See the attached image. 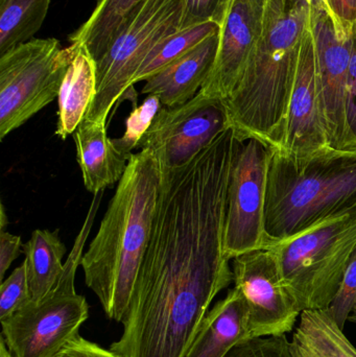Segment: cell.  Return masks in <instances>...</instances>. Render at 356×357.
<instances>
[{
    "instance_id": "cell-19",
    "label": "cell",
    "mask_w": 356,
    "mask_h": 357,
    "mask_svg": "<svg viewBox=\"0 0 356 357\" xmlns=\"http://www.w3.org/2000/svg\"><path fill=\"white\" fill-rule=\"evenodd\" d=\"M25 255L27 280L31 300L39 301L58 282L64 270L62 260L66 247L59 237V230H37L22 247Z\"/></svg>"
},
{
    "instance_id": "cell-24",
    "label": "cell",
    "mask_w": 356,
    "mask_h": 357,
    "mask_svg": "<svg viewBox=\"0 0 356 357\" xmlns=\"http://www.w3.org/2000/svg\"><path fill=\"white\" fill-rule=\"evenodd\" d=\"M163 107L156 96H148L140 106L133 108L125 121V133L121 137L112 139L113 144L121 154L131 158L132 152L139 146L140 142Z\"/></svg>"
},
{
    "instance_id": "cell-22",
    "label": "cell",
    "mask_w": 356,
    "mask_h": 357,
    "mask_svg": "<svg viewBox=\"0 0 356 357\" xmlns=\"http://www.w3.org/2000/svg\"><path fill=\"white\" fill-rule=\"evenodd\" d=\"M52 0H0V56L33 39Z\"/></svg>"
},
{
    "instance_id": "cell-37",
    "label": "cell",
    "mask_w": 356,
    "mask_h": 357,
    "mask_svg": "<svg viewBox=\"0 0 356 357\" xmlns=\"http://www.w3.org/2000/svg\"><path fill=\"white\" fill-rule=\"evenodd\" d=\"M348 321L356 324V302L355 306H353V312H351L350 316H349Z\"/></svg>"
},
{
    "instance_id": "cell-33",
    "label": "cell",
    "mask_w": 356,
    "mask_h": 357,
    "mask_svg": "<svg viewBox=\"0 0 356 357\" xmlns=\"http://www.w3.org/2000/svg\"><path fill=\"white\" fill-rule=\"evenodd\" d=\"M230 0H219V10H217V20L215 22L221 25L225 18L226 12H227L228 6H229Z\"/></svg>"
},
{
    "instance_id": "cell-5",
    "label": "cell",
    "mask_w": 356,
    "mask_h": 357,
    "mask_svg": "<svg viewBox=\"0 0 356 357\" xmlns=\"http://www.w3.org/2000/svg\"><path fill=\"white\" fill-rule=\"evenodd\" d=\"M104 191L95 193L64 270L54 289L39 301H31L10 318L0 321L1 339L13 357H54L89 318V304L75 291L77 268L93 226Z\"/></svg>"
},
{
    "instance_id": "cell-31",
    "label": "cell",
    "mask_w": 356,
    "mask_h": 357,
    "mask_svg": "<svg viewBox=\"0 0 356 357\" xmlns=\"http://www.w3.org/2000/svg\"><path fill=\"white\" fill-rule=\"evenodd\" d=\"M334 23L347 33H355L356 29V0H326Z\"/></svg>"
},
{
    "instance_id": "cell-16",
    "label": "cell",
    "mask_w": 356,
    "mask_h": 357,
    "mask_svg": "<svg viewBox=\"0 0 356 357\" xmlns=\"http://www.w3.org/2000/svg\"><path fill=\"white\" fill-rule=\"evenodd\" d=\"M254 339L242 294L230 289L205 317L198 335L184 357H226L238 344Z\"/></svg>"
},
{
    "instance_id": "cell-36",
    "label": "cell",
    "mask_w": 356,
    "mask_h": 357,
    "mask_svg": "<svg viewBox=\"0 0 356 357\" xmlns=\"http://www.w3.org/2000/svg\"><path fill=\"white\" fill-rule=\"evenodd\" d=\"M0 357H13L1 337H0Z\"/></svg>"
},
{
    "instance_id": "cell-27",
    "label": "cell",
    "mask_w": 356,
    "mask_h": 357,
    "mask_svg": "<svg viewBox=\"0 0 356 357\" xmlns=\"http://www.w3.org/2000/svg\"><path fill=\"white\" fill-rule=\"evenodd\" d=\"M356 302V250L350 262L347 266L344 278L341 283L338 294L334 301L328 307V312L332 314L336 324L342 331L348 321L349 316L353 312V306Z\"/></svg>"
},
{
    "instance_id": "cell-28",
    "label": "cell",
    "mask_w": 356,
    "mask_h": 357,
    "mask_svg": "<svg viewBox=\"0 0 356 357\" xmlns=\"http://www.w3.org/2000/svg\"><path fill=\"white\" fill-rule=\"evenodd\" d=\"M219 0H182L184 8L182 29L206 21L215 22L219 10Z\"/></svg>"
},
{
    "instance_id": "cell-23",
    "label": "cell",
    "mask_w": 356,
    "mask_h": 357,
    "mask_svg": "<svg viewBox=\"0 0 356 357\" xmlns=\"http://www.w3.org/2000/svg\"><path fill=\"white\" fill-rule=\"evenodd\" d=\"M219 31V25L217 23L206 21L165 38L158 45L155 46L142 63L137 75L134 77V85L139 82H146L148 77L185 56Z\"/></svg>"
},
{
    "instance_id": "cell-18",
    "label": "cell",
    "mask_w": 356,
    "mask_h": 357,
    "mask_svg": "<svg viewBox=\"0 0 356 357\" xmlns=\"http://www.w3.org/2000/svg\"><path fill=\"white\" fill-rule=\"evenodd\" d=\"M75 58L65 75L58 96V121L54 134L65 140L84 121L96 96V61L82 44H75Z\"/></svg>"
},
{
    "instance_id": "cell-9",
    "label": "cell",
    "mask_w": 356,
    "mask_h": 357,
    "mask_svg": "<svg viewBox=\"0 0 356 357\" xmlns=\"http://www.w3.org/2000/svg\"><path fill=\"white\" fill-rule=\"evenodd\" d=\"M271 155L272 149L261 140L240 139L228 188L224 232V251L230 260L267 247L265 207Z\"/></svg>"
},
{
    "instance_id": "cell-17",
    "label": "cell",
    "mask_w": 356,
    "mask_h": 357,
    "mask_svg": "<svg viewBox=\"0 0 356 357\" xmlns=\"http://www.w3.org/2000/svg\"><path fill=\"white\" fill-rule=\"evenodd\" d=\"M73 140L84 185L89 192L95 195L121 180L130 159L115 148L107 123L84 119L73 133Z\"/></svg>"
},
{
    "instance_id": "cell-7",
    "label": "cell",
    "mask_w": 356,
    "mask_h": 357,
    "mask_svg": "<svg viewBox=\"0 0 356 357\" xmlns=\"http://www.w3.org/2000/svg\"><path fill=\"white\" fill-rule=\"evenodd\" d=\"M182 0H144L121 27L104 56L96 61V96L87 121L108 123L113 107L131 98L137 107L134 77L146 56L161 41L181 31Z\"/></svg>"
},
{
    "instance_id": "cell-39",
    "label": "cell",
    "mask_w": 356,
    "mask_h": 357,
    "mask_svg": "<svg viewBox=\"0 0 356 357\" xmlns=\"http://www.w3.org/2000/svg\"><path fill=\"white\" fill-rule=\"evenodd\" d=\"M324 1L327 2V1H326V0H324Z\"/></svg>"
},
{
    "instance_id": "cell-8",
    "label": "cell",
    "mask_w": 356,
    "mask_h": 357,
    "mask_svg": "<svg viewBox=\"0 0 356 357\" xmlns=\"http://www.w3.org/2000/svg\"><path fill=\"white\" fill-rule=\"evenodd\" d=\"M77 45L33 38L0 56V138L58 98Z\"/></svg>"
},
{
    "instance_id": "cell-10",
    "label": "cell",
    "mask_w": 356,
    "mask_h": 357,
    "mask_svg": "<svg viewBox=\"0 0 356 357\" xmlns=\"http://www.w3.org/2000/svg\"><path fill=\"white\" fill-rule=\"evenodd\" d=\"M229 128L224 100L198 92L185 104L163 107L138 148L152 150L161 169L171 171L188 165Z\"/></svg>"
},
{
    "instance_id": "cell-35",
    "label": "cell",
    "mask_w": 356,
    "mask_h": 357,
    "mask_svg": "<svg viewBox=\"0 0 356 357\" xmlns=\"http://www.w3.org/2000/svg\"><path fill=\"white\" fill-rule=\"evenodd\" d=\"M8 224V218H6V210H4L3 204H1V218H0V230H6V226Z\"/></svg>"
},
{
    "instance_id": "cell-30",
    "label": "cell",
    "mask_w": 356,
    "mask_h": 357,
    "mask_svg": "<svg viewBox=\"0 0 356 357\" xmlns=\"http://www.w3.org/2000/svg\"><path fill=\"white\" fill-rule=\"evenodd\" d=\"M22 247L23 243L20 236L10 234L6 230L0 231V280L1 282L10 264L22 252Z\"/></svg>"
},
{
    "instance_id": "cell-38",
    "label": "cell",
    "mask_w": 356,
    "mask_h": 357,
    "mask_svg": "<svg viewBox=\"0 0 356 357\" xmlns=\"http://www.w3.org/2000/svg\"><path fill=\"white\" fill-rule=\"evenodd\" d=\"M291 1H307L309 2V3H311L313 0H291Z\"/></svg>"
},
{
    "instance_id": "cell-32",
    "label": "cell",
    "mask_w": 356,
    "mask_h": 357,
    "mask_svg": "<svg viewBox=\"0 0 356 357\" xmlns=\"http://www.w3.org/2000/svg\"><path fill=\"white\" fill-rule=\"evenodd\" d=\"M346 115L349 132L356 146V29L353 56H351L350 67H349Z\"/></svg>"
},
{
    "instance_id": "cell-29",
    "label": "cell",
    "mask_w": 356,
    "mask_h": 357,
    "mask_svg": "<svg viewBox=\"0 0 356 357\" xmlns=\"http://www.w3.org/2000/svg\"><path fill=\"white\" fill-rule=\"evenodd\" d=\"M54 357H121L116 352L102 347L77 335L68 342Z\"/></svg>"
},
{
    "instance_id": "cell-25",
    "label": "cell",
    "mask_w": 356,
    "mask_h": 357,
    "mask_svg": "<svg viewBox=\"0 0 356 357\" xmlns=\"http://www.w3.org/2000/svg\"><path fill=\"white\" fill-rule=\"evenodd\" d=\"M31 300L24 261L0 285V321L10 318Z\"/></svg>"
},
{
    "instance_id": "cell-20",
    "label": "cell",
    "mask_w": 356,
    "mask_h": 357,
    "mask_svg": "<svg viewBox=\"0 0 356 357\" xmlns=\"http://www.w3.org/2000/svg\"><path fill=\"white\" fill-rule=\"evenodd\" d=\"M144 0H98L89 18L69 35L70 44L87 47L98 61L114 42L127 19Z\"/></svg>"
},
{
    "instance_id": "cell-2",
    "label": "cell",
    "mask_w": 356,
    "mask_h": 357,
    "mask_svg": "<svg viewBox=\"0 0 356 357\" xmlns=\"http://www.w3.org/2000/svg\"><path fill=\"white\" fill-rule=\"evenodd\" d=\"M163 173L150 149L133 154L100 229L84 253L86 285L107 318L123 323L146 255Z\"/></svg>"
},
{
    "instance_id": "cell-1",
    "label": "cell",
    "mask_w": 356,
    "mask_h": 357,
    "mask_svg": "<svg viewBox=\"0 0 356 357\" xmlns=\"http://www.w3.org/2000/svg\"><path fill=\"white\" fill-rule=\"evenodd\" d=\"M233 281L230 264L185 249L144 255L121 339V357H184L215 298Z\"/></svg>"
},
{
    "instance_id": "cell-3",
    "label": "cell",
    "mask_w": 356,
    "mask_h": 357,
    "mask_svg": "<svg viewBox=\"0 0 356 357\" xmlns=\"http://www.w3.org/2000/svg\"><path fill=\"white\" fill-rule=\"evenodd\" d=\"M311 4L291 0L265 2L261 36L238 86L224 100L230 125L240 137L256 138L276 150L284 146Z\"/></svg>"
},
{
    "instance_id": "cell-13",
    "label": "cell",
    "mask_w": 356,
    "mask_h": 357,
    "mask_svg": "<svg viewBox=\"0 0 356 357\" xmlns=\"http://www.w3.org/2000/svg\"><path fill=\"white\" fill-rule=\"evenodd\" d=\"M267 0H230L219 25L217 56L200 93L209 98L227 100L246 68L263 29Z\"/></svg>"
},
{
    "instance_id": "cell-12",
    "label": "cell",
    "mask_w": 356,
    "mask_h": 357,
    "mask_svg": "<svg viewBox=\"0 0 356 357\" xmlns=\"http://www.w3.org/2000/svg\"><path fill=\"white\" fill-rule=\"evenodd\" d=\"M233 281L246 300L249 325L254 337H280L291 333L301 314L270 249L256 250L233 259Z\"/></svg>"
},
{
    "instance_id": "cell-26",
    "label": "cell",
    "mask_w": 356,
    "mask_h": 357,
    "mask_svg": "<svg viewBox=\"0 0 356 357\" xmlns=\"http://www.w3.org/2000/svg\"><path fill=\"white\" fill-rule=\"evenodd\" d=\"M226 357H294L286 335L255 337L238 344Z\"/></svg>"
},
{
    "instance_id": "cell-34",
    "label": "cell",
    "mask_w": 356,
    "mask_h": 357,
    "mask_svg": "<svg viewBox=\"0 0 356 357\" xmlns=\"http://www.w3.org/2000/svg\"><path fill=\"white\" fill-rule=\"evenodd\" d=\"M291 346H292L293 356L309 357L307 354H305L304 350H303L300 346H298L296 343H294V342H291Z\"/></svg>"
},
{
    "instance_id": "cell-11",
    "label": "cell",
    "mask_w": 356,
    "mask_h": 357,
    "mask_svg": "<svg viewBox=\"0 0 356 357\" xmlns=\"http://www.w3.org/2000/svg\"><path fill=\"white\" fill-rule=\"evenodd\" d=\"M311 29L328 144L338 150L356 148L346 115L347 86L355 31L347 33L336 25L330 6L324 0L311 1Z\"/></svg>"
},
{
    "instance_id": "cell-15",
    "label": "cell",
    "mask_w": 356,
    "mask_h": 357,
    "mask_svg": "<svg viewBox=\"0 0 356 357\" xmlns=\"http://www.w3.org/2000/svg\"><path fill=\"white\" fill-rule=\"evenodd\" d=\"M219 42V31L148 77L141 93L156 96L164 107L185 104L198 94L206 81L217 56Z\"/></svg>"
},
{
    "instance_id": "cell-6",
    "label": "cell",
    "mask_w": 356,
    "mask_h": 357,
    "mask_svg": "<svg viewBox=\"0 0 356 357\" xmlns=\"http://www.w3.org/2000/svg\"><path fill=\"white\" fill-rule=\"evenodd\" d=\"M267 249L301 312L328 310L356 250V208Z\"/></svg>"
},
{
    "instance_id": "cell-4",
    "label": "cell",
    "mask_w": 356,
    "mask_h": 357,
    "mask_svg": "<svg viewBox=\"0 0 356 357\" xmlns=\"http://www.w3.org/2000/svg\"><path fill=\"white\" fill-rule=\"evenodd\" d=\"M355 208L356 148L326 146L305 155L272 149L265 249Z\"/></svg>"
},
{
    "instance_id": "cell-21",
    "label": "cell",
    "mask_w": 356,
    "mask_h": 357,
    "mask_svg": "<svg viewBox=\"0 0 356 357\" xmlns=\"http://www.w3.org/2000/svg\"><path fill=\"white\" fill-rule=\"evenodd\" d=\"M292 342L309 357H356V348L327 310H303Z\"/></svg>"
},
{
    "instance_id": "cell-14",
    "label": "cell",
    "mask_w": 356,
    "mask_h": 357,
    "mask_svg": "<svg viewBox=\"0 0 356 357\" xmlns=\"http://www.w3.org/2000/svg\"><path fill=\"white\" fill-rule=\"evenodd\" d=\"M330 146L323 106L316 77L315 44L309 26L303 33L296 79L291 96L286 136L279 151L305 155Z\"/></svg>"
}]
</instances>
